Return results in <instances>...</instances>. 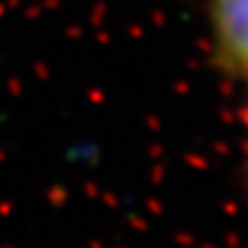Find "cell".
Segmentation results:
<instances>
[{
    "instance_id": "7a4b0ae2",
    "label": "cell",
    "mask_w": 248,
    "mask_h": 248,
    "mask_svg": "<svg viewBox=\"0 0 248 248\" xmlns=\"http://www.w3.org/2000/svg\"><path fill=\"white\" fill-rule=\"evenodd\" d=\"M248 80V78H246ZM246 124H248V108H246Z\"/></svg>"
},
{
    "instance_id": "6da1fadb",
    "label": "cell",
    "mask_w": 248,
    "mask_h": 248,
    "mask_svg": "<svg viewBox=\"0 0 248 248\" xmlns=\"http://www.w3.org/2000/svg\"><path fill=\"white\" fill-rule=\"evenodd\" d=\"M209 18L216 62L232 76L248 78V0H212Z\"/></svg>"
}]
</instances>
